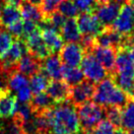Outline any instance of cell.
<instances>
[{
	"instance_id": "cell-1",
	"label": "cell",
	"mask_w": 134,
	"mask_h": 134,
	"mask_svg": "<svg viewBox=\"0 0 134 134\" xmlns=\"http://www.w3.org/2000/svg\"><path fill=\"white\" fill-rule=\"evenodd\" d=\"M48 134H76L81 130L77 107L68 100L49 109Z\"/></svg>"
},
{
	"instance_id": "cell-2",
	"label": "cell",
	"mask_w": 134,
	"mask_h": 134,
	"mask_svg": "<svg viewBox=\"0 0 134 134\" xmlns=\"http://www.w3.org/2000/svg\"><path fill=\"white\" fill-rule=\"evenodd\" d=\"M93 100L104 108L117 107L123 109L131 99L117 86L113 78L109 76L96 85V92Z\"/></svg>"
},
{
	"instance_id": "cell-3",
	"label": "cell",
	"mask_w": 134,
	"mask_h": 134,
	"mask_svg": "<svg viewBox=\"0 0 134 134\" xmlns=\"http://www.w3.org/2000/svg\"><path fill=\"white\" fill-rule=\"evenodd\" d=\"M77 110L81 129L85 132L95 128L98 123L103 120V117L105 116V108L95 102H87L77 107Z\"/></svg>"
},
{
	"instance_id": "cell-4",
	"label": "cell",
	"mask_w": 134,
	"mask_h": 134,
	"mask_svg": "<svg viewBox=\"0 0 134 134\" xmlns=\"http://www.w3.org/2000/svg\"><path fill=\"white\" fill-rule=\"evenodd\" d=\"M80 65L81 70L83 71L84 76L87 78V80L95 84L100 83V81L109 76L105 67L98 61V59L90 51H87L85 53Z\"/></svg>"
},
{
	"instance_id": "cell-5",
	"label": "cell",
	"mask_w": 134,
	"mask_h": 134,
	"mask_svg": "<svg viewBox=\"0 0 134 134\" xmlns=\"http://www.w3.org/2000/svg\"><path fill=\"white\" fill-rule=\"evenodd\" d=\"M28 48L25 42L21 40H17L12 43L11 47L7 50V52L3 56L0 57V69L1 71L8 73V75L16 70V65L19 60L28 53Z\"/></svg>"
},
{
	"instance_id": "cell-6",
	"label": "cell",
	"mask_w": 134,
	"mask_h": 134,
	"mask_svg": "<svg viewBox=\"0 0 134 134\" xmlns=\"http://www.w3.org/2000/svg\"><path fill=\"white\" fill-rule=\"evenodd\" d=\"M76 20L82 36H90L96 38L105 30V26L100 23L94 12H83Z\"/></svg>"
},
{
	"instance_id": "cell-7",
	"label": "cell",
	"mask_w": 134,
	"mask_h": 134,
	"mask_svg": "<svg viewBox=\"0 0 134 134\" xmlns=\"http://www.w3.org/2000/svg\"><path fill=\"white\" fill-rule=\"evenodd\" d=\"M113 29L122 36L134 34V8L128 3H123L119 14L113 24Z\"/></svg>"
},
{
	"instance_id": "cell-8",
	"label": "cell",
	"mask_w": 134,
	"mask_h": 134,
	"mask_svg": "<svg viewBox=\"0 0 134 134\" xmlns=\"http://www.w3.org/2000/svg\"><path fill=\"white\" fill-rule=\"evenodd\" d=\"M59 52V57L64 65L78 67L82 62V59L86 53V49L82 44L77 42H68L63 46Z\"/></svg>"
},
{
	"instance_id": "cell-9",
	"label": "cell",
	"mask_w": 134,
	"mask_h": 134,
	"mask_svg": "<svg viewBox=\"0 0 134 134\" xmlns=\"http://www.w3.org/2000/svg\"><path fill=\"white\" fill-rule=\"evenodd\" d=\"M93 55L98 59V61L105 67V69L108 71L109 76L113 74L115 71V59H116L117 49L115 47H104L95 44L92 46L90 50Z\"/></svg>"
},
{
	"instance_id": "cell-10",
	"label": "cell",
	"mask_w": 134,
	"mask_h": 134,
	"mask_svg": "<svg viewBox=\"0 0 134 134\" xmlns=\"http://www.w3.org/2000/svg\"><path fill=\"white\" fill-rule=\"evenodd\" d=\"M95 92H96V84L89 80L87 81L84 80L82 83L71 87L69 100L76 107H79L93 99Z\"/></svg>"
},
{
	"instance_id": "cell-11",
	"label": "cell",
	"mask_w": 134,
	"mask_h": 134,
	"mask_svg": "<svg viewBox=\"0 0 134 134\" xmlns=\"http://www.w3.org/2000/svg\"><path fill=\"white\" fill-rule=\"evenodd\" d=\"M25 43L27 46L29 53H31L40 60H43L44 58H46L47 56H49L51 54L50 50L46 46V42H43L41 29L33 33L32 35L28 36L26 38Z\"/></svg>"
},
{
	"instance_id": "cell-12",
	"label": "cell",
	"mask_w": 134,
	"mask_h": 134,
	"mask_svg": "<svg viewBox=\"0 0 134 134\" xmlns=\"http://www.w3.org/2000/svg\"><path fill=\"white\" fill-rule=\"evenodd\" d=\"M121 6L122 3L116 0H109V2L107 4L98 5L94 13L99 18L100 23L105 26V28L110 27L118 16Z\"/></svg>"
},
{
	"instance_id": "cell-13",
	"label": "cell",
	"mask_w": 134,
	"mask_h": 134,
	"mask_svg": "<svg viewBox=\"0 0 134 134\" xmlns=\"http://www.w3.org/2000/svg\"><path fill=\"white\" fill-rule=\"evenodd\" d=\"M70 92L71 87H69L64 81L60 80H52L49 82L48 87L46 89V93L49 95L55 104H61L69 100Z\"/></svg>"
},
{
	"instance_id": "cell-14",
	"label": "cell",
	"mask_w": 134,
	"mask_h": 134,
	"mask_svg": "<svg viewBox=\"0 0 134 134\" xmlns=\"http://www.w3.org/2000/svg\"><path fill=\"white\" fill-rule=\"evenodd\" d=\"M41 70L50 79L60 80L62 78V61L58 55L55 53L50 54L42 60Z\"/></svg>"
},
{
	"instance_id": "cell-15",
	"label": "cell",
	"mask_w": 134,
	"mask_h": 134,
	"mask_svg": "<svg viewBox=\"0 0 134 134\" xmlns=\"http://www.w3.org/2000/svg\"><path fill=\"white\" fill-rule=\"evenodd\" d=\"M41 31H42V37L43 38V42H46V46L50 50L51 54L60 51L64 46V40L61 34H59L57 30L51 27L41 28Z\"/></svg>"
},
{
	"instance_id": "cell-16",
	"label": "cell",
	"mask_w": 134,
	"mask_h": 134,
	"mask_svg": "<svg viewBox=\"0 0 134 134\" xmlns=\"http://www.w3.org/2000/svg\"><path fill=\"white\" fill-rule=\"evenodd\" d=\"M18 100L8 89L0 90V116L10 117L16 113Z\"/></svg>"
},
{
	"instance_id": "cell-17",
	"label": "cell",
	"mask_w": 134,
	"mask_h": 134,
	"mask_svg": "<svg viewBox=\"0 0 134 134\" xmlns=\"http://www.w3.org/2000/svg\"><path fill=\"white\" fill-rule=\"evenodd\" d=\"M42 63L40 62V59L35 57L31 53H26L22 57L16 65V70L23 73L26 76H31L36 74L37 72L41 71Z\"/></svg>"
},
{
	"instance_id": "cell-18",
	"label": "cell",
	"mask_w": 134,
	"mask_h": 134,
	"mask_svg": "<svg viewBox=\"0 0 134 134\" xmlns=\"http://www.w3.org/2000/svg\"><path fill=\"white\" fill-rule=\"evenodd\" d=\"M64 41L68 42H78L82 40V34L80 32L76 18H68L60 30Z\"/></svg>"
},
{
	"instance_id": "cell-19",
	"label": "cell",
	"mask_w": 134,
	"mask_h": 134,
	"mask_svg": "<svg viewBox=\"0 0 134 134\" xmlns=\"http://www.w3.org/2000/svg\"><path fill=\"white\" fill-rule=\"evenodd\" d=\"M84 73L78 67L63 65L62 79L69 87H74L84 81Z\"/></svg>"
},
{
	"instance_id": "cell-20",
	"label": "cell",
	"mask_w": 134,
	"mask_h": 134,
	"mask_svg": "<svg viewBox=\"0 0 134 134\" xmlns=\"http://www.w3.org/2000/svg\"><path fill=\"white\" fill-rule=\"evenodd\" d=\"M21 10L22 18L24 20H29V21H33L36 23H41V22L44 19V15L42 14V10L38 6L33 5L25 1L20 7Z\"/></svg>"
},
{
	"instance_id": "cell-21",
	"label": "cell",
	"mask_w": 134,
	"mask_h": 134,
	"mask_svg": "<svg viewBox=\"0 0 134 134\" xmlns=\"http://www.w3.org/2000/svg\"><path fill=\"white\" fill-rule=\"evenodd\" d=\"M30 104L33 108L35 113L42 111L47 109H50L54 105V102L49 97L47 93H40V94H35V96L32 98Z\"/></svg>"
},
{
	"instance_id": "cell-22",
	"label": "cell",
	"mask_w": 134,
	"mask_h": 134,
	"mask_svg": "<svg viewBox=\"0 0 134 134\" xmlns=\"http://www.w3.org/2000/svg\"><path fill=\"white\" fill-rule=\"evenodd\" d=\"M49 78L42 71H38L31 76L29 80V86L34 94H40L44 92L49 84Z\"/></svg>"
},
{
	"instance_id": "cell-23",
	"label": "cell",
	"mask_w": 134,
	"mask_h": 134,
	"mask_svg": "<svg viewBox=\"0 0 134 134\" xmlns=\"http://www.w3.org/2000/svg\"><path fill=\"white\" fill-rule=\"evenodd\" d=\"M23 19L21 15V10L19 7L5 5L1 13V25L3 27H8L13 23Z\"/></svg>"
},
{
	"instance_id": "cell-24",
	"label": "cell",
	"mask_w": 134,
	"mask_h": 134,
	"mask_svg": "<svg viewBox=\"0 0 134 134\" xmlns=\"http://www.w3.org/2000/svg\"><path fill=\"white\" fill-rule=\"evenodd\" d=\"M7 82H8L9 89H11L12 91H15V92L29 85L28 76L24 75L23 73L17 70H14L9 74Z\"/></svg>"
},
{
	"instance_id": "cell-25",
	"label": "cell",
	"mask_w": 134,
	"mask_h": 134,
	"mask_svg": "<svg viewBox=\"0 0 134 134\" xmlns=\"http://www.w3.org/2000/svg\"><path fill=\"white\" fill-rule=\"evenodd\" d=\"M34 115L35 111L30 103H18L16 113L13 116L21 122L22 124H24L25 122L31 120Z\"/></svg>"
},
{
	"instance_id": "cell-26",
	"label": "cell",
	"mask_w": 134,
	"mask_h": 134,
	"mask_svg": "<svg viewBox=\"0 0 134 134\" xmlns=\"http://www.w3.org/2000/svg\"><path fill=\"white\" fill-rule=\"evenodd\" d=\"M121 127L127 131L134 128V100H130L122 109Z\"/></svg>"
},
{
	"instance_id": "cell-27",
	"label": "cell",
	"mask_w": 134,
	"mask_h": 134,
	"mask_svg": "<svg viewBox=\"0 0 134 134\" xmlns=\"http://www.w3.org/2000/svg\"><path fill=\"white\" fill-rule=\"evenodd\" d=\"M105 117L115 127H121L122 109L117 107H107L105 108Z\"/></svg>"
},
{
	"instance_id": "cell-28",
	"label": "cell",
	"mask_w": 134,
	"mask_h": 134,
	"mask_svg": "<svg viewBox=\"0 0 134 134\" xmlns=\"http://www.w3.org/2000/svg\"><path fill=\"white\" fill-rule=\"evenodd\" d=\"M116 128L109 119H103L95 128L86 132V134H114Z\"/></svg>"
},
{
	"instance_id": "cell-29",
	"label": "cell",
	"mask_w": 134,
	"mask_h": 134,
	"mask_svg": "<svg viewBox=\"0 0 134 134\" xmlns=\"http://www.w3.org/2000/svg\"><path fill=\"white\" fill-rule=\"evenodd\" d=\"M59 12L67 18H75L78 15L79 9L77 8L73 0H64L59 4L57 8Z\"/></svg>"
},
{
	"instance_id": "cell-30",
	"label": "cell",
	"mask_w": 134,
	"mask_h": 134,
	"mask_svg": "<svg viewBox=\"0 0 134 134\" xmlns=\"http://www.w3.org/2000/svg\"><path fill=\"white\" fill-rule=\"evenodd\" d=\"M13 42L12 35L5 30H0V57L7 52Z\"/></svg>"
},
{
	"instance_id": "cell-31",
	"label": "cell",
	"mask_w": 134,
	"mask_h": 134,
	"mask_svg": "<svg viewBox=\"0 0 134 134\" xmlns=\"http://www.w3.org/2000/svg\"><path fill=\"white\" fill-rule=\"evenodd\" d=\"M0 134H25L23 124L14 117V120L0 130Z\"/></svg>"
},
{
	"instance_id": "cell-32",
	"label": "cell",
	"mask_w": 134,
	"mask_h": 134,
	"mask_svg": "<svg viewBox=\"0 0 134 134\" xmlns=\"http://www.w3.org/2000/svg\"><path fill=\"white\" fill-rule=\"evenodd\" d=\"M64 1V0H43L42 6H41V10H42V14L44 15V18L50 15L51 13L57 10L59 4Z\"/></svg>"
},
{
	"instance_id": "cell-33",
	"label": "cell",
	"mask_w": 134,
	"mask_h": 134,
	"mask_svg": "<svg viewBox=\"0 0 134 134\" xmlns=\"http://www.w3.org/2000/svg\"><path fill=\"white\" fill-rule=\"evenodd\" d=\"M73 2L82 12H95L98 6L96 0H73Z\"/></svg>"
},
{
	"instance_id": "cell-34",
	"label": "cell",
	"mask_w": 134,
	"mask_h": 134,
	"mask_svg": "<svg viewBox=\"0 0 134 134\" xmlns=\"http://www.w3.org/2000/svg\"><path fill=\"white\" fill-rule=\"evenodd\" d=\"M16 98L19 103H30L33 98V92L29 85L17 91Z\"/></svg>"
},
{
	"instance_id": "cell-35",
	"label": "cell",
	"mask_w": 134,
	"mask_h": 134,
	"mask_svg": "<svg viewBox=\"0 0 134 134\" xmlns=\"http://www.w3.org/2000/svg\"><path fill=\"white\" fill-rule=\"evenodd\" d=\"M8 32L13 37H16V38H20L23 36V29H24V21L23 20H19V21L13 23L12 25H10L7 27Z\"/></svg>"
},
{
	"instance_id": "cell-36",
	"label": "cell",
	"mask_w": 134,
	"mask_h": 134,
	"mask_svg": "<svg viewBox=\"0 0 134 134\" xmlns=\"http://www.w3.org/2000/svg\"><path fill=\"white\" fill-rule=\"evenodd\" d=\"M41 28L36 22L29 21V20H24V29H23V36L27 38L28 36L32 35L33 33L37 32Z\"/></svg>"
},
{
	"instance_id": "cell-37",
	"label": "cell",
	"mask_w": 134,
	"mask_h": 134,
	"mask_svg": "<svg viewBox=\"0 0 134 134\" xmlns=\"http://www.w3.org/2000/svg\"><path fill=\"white\" fill-rule=\"evenodd\" d=\"M5 5L15 6V7H21V5L25 2V0H2Z\"/></svg>"
},
{
	"instance_id": "cell-38",
	"label": "cell",
	"mask_w": 134,
	"mask_h": 134,
	"mask_svg": "<svg viewBox=\"0 0 134 134\" xmlns=\"http://www.w3.org/2000/svg\"><path fill=\"white\" fill-rule=\"evenodd\" d=\"M27 2H29L31 4L33 5H36V6H38V7H41L42 4V2H43V0H25Z\"/></svg>"
},
{
	"instance_id": "cell-39",
	"label": "cell",
	"mask_w": 134,
	"mask_h": 134,
	"mask_svg": "<svg viewBox=\"0 0 134 134\" xmlns=\"http://www.w3.org/2000/svg\"><path fill=\"white\" fill-rule=\"evenodd\" d=\"M114 134H128V132H127V130H125L122 127H117Z\"/></svg>"
},
{
	"instance_id": "cell-40",
	"label": "cell",
	"mask_w": 134,
	"mask_h": 134,
	"mask_svg": "<svg viewBox=\"0 0 134 134\" xmlns=\"http://www.w3.org/2000/svg\"><path fill=\"white\" fill-rule=\"evenodd\" d=\"M97 4L98 5H103V4H107V3H109V0H96Z\"/></svg>"
},
{
	"instance_id": "cell-41",
	"label": "cell",
	"mask_w": 134,
	"mask_h": 134,
	"mask_svg": "<svg viewBox=\"0 0 134 134\" xmlns=\"http://www.w3.org/2000/svg\"><path fill=\"white\" fill-rule=\"evenodd\" d=\"M1 13H2V7H1V4H0V25H1Z\"/></svg>"
},
{
	"instance_id": "cell-42",
	"label": "cell",
	"mask_w": 134,
	"mask_h": 134,
	"mask_svg": "<svg viewBox=\"0 0 134 134\" xmlns=\"http://www.w3.org/2000/svg\"><path fill=\"white\" fill-rule=\"evenodd\" d=\"M128 134H134V128H132L131 130H129V132H128Z\"/></svg>"
},
{
	"instance_id": "cell-43",
	"label": "cell",
	"mask_w": 134,
	"mask_h": 134,
	"mask_svg": "<svg viewBox=\"0 0 134 134\" xmlns=\"http://www.w3.org/2000/svg\"><path fill=\"white\" fill-rule=\"evenodd\" d=\"M116 1H118V2H120V3H122V4L124 3V1H123V0H116Z\"/></svg>"
}]
</instances>
